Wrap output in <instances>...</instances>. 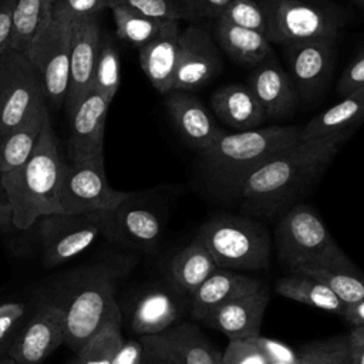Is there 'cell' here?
Segmentation results:
<instances>
[{"label":"cell","mask_w":364,"mask_h":364,"mask_svg":"<svg viewBox=\"0 0 364 364\" xmlns=\"http://www.w3.org/2000/svg\"><path fill=\"white\" fill-rule=\"evenodd\" d=\"M347 138L300 141L279 152L242 183L232 205L250 218H280L313 189Z\"/></svg>","instance_id":"obj_1"},{"label":"cell","mask_w":364,"mask_h":364,"mask_svg":"<svg viewBox=\"0 0 364 364\" xmlns=\"http://www.w3.org/2000/svg\"><path fill=\"white\" fill-rule=\"evenodd\" d=\"M300 134L301 128L294 125L223 132L198 151L195 181L210 199L233 203L242 183L270 158L300 142Z\"/></svg>","instance_id":"obj_2"},{"label":"cell","mask_w":364,"mask_h":364,"mask_svg":"<svg viewBox=\"0 0 364 364\" xmlns=\"http://www.w3.org/2000/svg\"><path fill=\"white\" fill-rule=\"evenodd\" d=\"M134 263L131 255H114L71 272L63 283L64 299L55 304L65 313V344L75 354L104 327L122 323L117 284Z\"/></svg>","instance_id":"obj_3"},{"label":"cell","mask_w":364,"mask_h":364,"mask_svg":"<svg viewBox=\"0 0 364 364\" xmlns=\"http://www.w3.org/2000/svg\"><path fill=\"white\" fill-rule=\"evenodd\" d=\"M63 164L58 138L48 117L30 158L18 168L0 173L14 228L24 230L44 216L61 213L57 186Z\"/></svg>","instance_id":"obj_4"},{"label":"cell","mask_w":364,"mask_h":364,"mask_svg":"<svg viewBox=\"0 0 364 364\" xmlns=\"http://www.w3.org/2000/svg\"><path fill=\"white\" fill-rule=\"evenodd\" d=\"M274 245L277 257L290 272L304 267L358 272L353 260L337 245L317 210L309 203L300 202L279 218Z\"/></svg>","instance_id":"obj_5"},{"label":"cell","mask_w":364,"mask_h":364,"mask_svg":"<svg viewBox=\"0 0 364 364\" xmlns=\"http://www.w3.org/2000/svg\"><path fill=\"white\" fill-rule=\"evenodd\" d=\"M198 236L220 269L263 270L270 264V235L255 218L220 213L208 219Z\"/></svg>","instance_id":"obj_6"},{"label":"cell","mask_w":364,"mask_h":364,"mask_svg":"<svg viewBox=\"0 0 364 364\" xmlns=\"http://www.w3.org/2000/svg\"><path fill=\"white\" fill-rule=\"evenodd\" d=\"M266 16V37L283 47L338 37L347 14L333 6L306 0H259Z\"/></svg>","instance_id":"obj_7"},{"label":"cell","mask_w":364,"mask_h":364,"mask_svg":"<svg viewBox=\"0 0 364 364\" xmlns=\"http://www.w3.org/2000/svg\"><path fill=\"white\" fill-rule=\"evenodd\" d=\"M128 196L129 192L109 186L104 155L85 161H64L57 186V202L61 213L112 210Z\"/></svg>","instance_id":"obj_8"},{"label":"cell","mask_w":364,"mask_h":364,"mask_svg":"<svg viewBox=\"0 0 364 364\" xmlns=\"http://www.w3.org/2000/svg\"><path fill=\"white\" fill-rule=\"evenodd\" d=\"M47 104L41 74L27 55L7 50L0 54V136L34 109Z\"/></svg>","instance_id":"obj_9"},{"label":"cell","mask_w":364,"mask_h":364,"mask_svg":"<svg viewBox=\"0 0 364 364\" xmlns=\"http://www.w3.org/2000/svg\"><path fill=\"white\" fill-rule=\"evenodd\" d=\"M104 220L105 210L41 218L38 236L44 266H60L88 249L102 235Z\"/></svg>","instance_id":"obj_10"},{"label":"cell","mask_w":364,"mask_h":364,"mask_svg":"<svg viewBox=\"0 0 364 364\" xmlns=\"http://www.w3.org/2000/svg\"><path fill=\"white\" fill-rule=\"evenodd\" d=\"M71 23L53 18L40 28L30 43L27 57L38 70L46 85L47 101L60 108L70 84Z\"/></svg>","instance_id":"obj_11"},{"label":"cell","mask_w":364,"mask_h":364,"mask_svg":"<svg viewBox=\"0 0 364 364\" xmlns=\"http://www.w3.org/2000/svg\"><path fill=\"white\" fill-rule=\"evenodd\" d=\"M165 218L158 206L134 193L115 209L105 210L102 235L122 247L154 252L162 237Z\"/></svg>","instance_id":"obj_12"},{"label":"cell","mask_w":364,"mask_h":364,"mask_svg":"<svg viewBox=\"0 0 364 364\" xmlns=\"http://www.w3.org/2000/svg\"><path fill=\"white\" fill-rule=\"evenodd\" d=\"M141 364H222V353L192 323L141 336Z\"/></svg>","instance_id":"obj_13"},{"label":"cell","mask_w":364,"mask_h":364,"mask_svg":"<svg viewBox=\"0 0 364 364\" xmlns=\"http://www.w3.org/2000/svg\"><path fill=\"white\" fill-rule=\"evenodd\" d=\"M337 38H317L284 47L287 74L299 100L313 101L327 88L336 67Z\"/></svg>","instance_id":"obj_14"},{"label":"cell","mask_w":364,"mask_h":364,"mask_svg":"<svg viewBox=\"0 0 364 364\" xmlns=\"http://www.w3.org/2000/svg\"><path fill=\"white\" fill-rule=\"evenodd\" d=\"M223 68L218 44L203 24L189 23L179 37L178 63L171 91L205 87Z\"/></svg>","instance_id":"obj_15"},{"label":"cell","mask_w":364,"mask_h":364,"mask_svg":"<svg viewBox=\"0 0 364 364\" xmlns=\"http://www.w3.org/2000/svg\"><path fill=\"white\" fill-rule=\"evenodd\" d=\"M65 343V313L55 303L41 304L10 343L6 355L16 364H40Z\"/></svg>","instance_id":"obj_16"},{"label":"cell","mask_w":364,"mask_h":364,"mask_svg":"<svg viewBox=\"0 0 364 364\" xmlns=\"http://www.w3.org/2000/svg\"><path fill=\"white\" fill-rule=\"evenodd\" d=\"M109 101L91 90L68 114L67 156L85 161L104 155V134Z\"/></svg>","instance_id":"obj_17"},{"label":"cell","mask_w":364,"mask_h":364,"mask_svg":"<svg viewBox=\"0 0 364 364\" xmlns=\"http://www.w3.org/2000/svg\"><path fill=\"white\" fill-rule=\"evenodd\" d=\"M102 37L98 16L71 23L70 84L65 97L67 114L92 90L94 68Z\"/></svg>","instance_id":"obj_18"},{"label":"cell","mask_w":364,"mask_h":364,"mask_svg":"<svg viewBox=\"0 0 364 364\" xmlns=\"http://www.w3.org/2000/svg\"><path fill=\"white\" fill-rule=\"evenodd\" d=\"M269 287L239 294L212 311L202 323L223 333L229 340H246L260 336V326L269 304Z\"/></svg>","instance_id":"obj_19"},{"label":"cell","mask_w":364,"mask_h":364,"mask_svg":"<svg viewBox=\"0 0 364 364\" xmlns=\"http://www.w3.org/2000/svg\"><path fill=\"white\" fill-rule=\"evenodd\" d=\"M164 97L178 135L191 149H205L225 132L196 95L188 91H169Z\"/></svg>","instance_id":"obj_20"},{"label":"cell","mask_w":364,"mask_h":364,"mask_svg":"<svg viewBox=\"0 0 364 364\" xmlns=\"http://www.w3.org/2000/svg\"><path fill=\"white\" fill-rule=\"evenodd\" d=\"M247 85L264 111L266 119H283L291 115L299 104V95L287 71L270 54L249 74Z\"/></svg>","instance_id":"obj_21"},{"label":"cell","mask_w":364,"mask_h":364,"mask_svg":"<svg viewBox=\"0 0 364 364\" xmlns=\"http://www.w3.org/2000/svg\"><path fill=\"white\" fill-rule=\"evenodd\" d=\"M181 33V21L169 20L152 41L139 48L141 68L151 85L161 95H165L172 90Z\"/></svg>","instance_id":"obj_22"},{"label":"cell","mask_w":364,"mask_h":364,"mask_svg":"<svg viewBox=\"0 0 364 364\" xmlns=\"http://www.w3.org/2000/svg\"><path fill=\"white\" fill-rule=\"evenodd\" d=\"M263 283L243 273L218 267L191 296V317L202 323L222 304L260 287Z\"/></svg>","instance_id":"obj_23"},{"label":"cell","mask_w":364,"mask_h":364,"mask_svg":"<svg viewBox=\"0 0 364 364\" xmlns=\"http://www.w3.org/2000/svg\"><path fill=\"white\" fill-rule=\"evenodd\" d=\"M213 114L228 127L247 131L260 127L266 121L263 108L247 84H226L210 97Z\"/></svg>","instance_id":"obj_24"},{"label":"cell","mask_w":364,"mask_h":364,"mask_svg":"<svg viewBox=\"0 0 364 364\" xmlns=\"http://www.w3.org/2000/svg\"><path fill=\"white\" fill-rule=\"evenodd\" d=\"M178 296L173 289L169 291L161 287L141 294L132 307L131 330L139 336H151L175 326L181 314Z\"/></svg>","instance_id":"obj_25"},{"label":"cell","mask_w":364,"mask_h":364,"mask_svg":"<svg viewBox=\"0 0 364 364\" xmlns=\"http://www.w3.org/2000/svg\"><path fill=\"white\" fill-rule=\"evenodd\" d=\"M216 269L218 266L212 255L196 235V237L169 262L171 287L179 296L191 297Z\"/></svg>","instance_id":"obj_26"},{"label":"cell","mask_w":364,"mask_h":364,"mask_svg":"<svg viewBox=\"0 0 364 364\" xmlns=\"http://www.w3.org/2000/svg\"><path fill=\"white\" fill-rule=\"evenodd\" d=\"M213 40L218 47L240 65H257L273 54L272 43L259 31L218 20L213 24Z\"/></svg>","instance_id":"obj_27"},{"label":"cell","mask_w":364,"mask_h":364,"mask_svg":"<svg viewBox=\"0 0 364 364\" xmlns=\"http://www.w3.org/2000/svg\"><path fill=\"white\" fill-rule=\"evenodd\" d=\"M364 121V90L344 95L338 102L310 119L300 134V141L350 134Z\"/></svg>","instance_id":"obj_28"},{"label":"cell","mask_w":364,"mask_h":364,"mask_svg":"<svg viewBox=\"0 0 364 364\" xmlns=\"http://www.w3.org/2000/svg\"><path fill=\"white\" fill-rule=\"evenodd\" d=\"M48 117L47 104H44L0 136V173L18 168L30 158Z\"/></svg>","instance_id":"obj_29"},{"label":"cell","mask_w":364,"mask_h":364,"mask_svg":"<svg viewBox=\"0 0 364 364\" xmlns=\"http://www.w3.org/2000/svg\"><path fill=\"white\" fill-rule=\"evenodd\" d=\"M274 289L282 297L338 316L346 309V304L327 284L303 273H290L279 279Z\"/></svg>","instance_id":"obj_30"},{"label":"cell","mask_w":364,"mask_h":364,"mask_svg":"<svg viewBox=\"0 0 364 364\" xmlns=\"http://www.w3.org/2000/svg\"><path fill=\"white\" fill-rule=\"evenodd\" d=\"M53 0H17L13 13V37L9 50L27 55L34 36L51 17Z\"/></svg>","instance_id":"obj_31"},{"label":"cell","mask_w":364,"mask_h":364,"mask_svg":"<svg viewBox=\"0 0 364 364\" xmlns=\"http://www.w3.org/2000/svg\"><path fill=\"white\" fill-rule=\"evenodd\" d=\"M117 37L136 48H142L152 41L169 20L151 17L122 6L111 7Z\"/></svg>","instance_id":"obj_32"},{"label":"cell","mask_w":364,"mask_h":364,"mask_svg":"<svg viewBox=\"0 0 364 364\" xmlns=\"http://www.w3.org/2000/svg\"><path fill=\"white\" fill-rule=\"evenodd\" d=\"M121 84V60L114 40L102 34L94 68L92 90L112 102Z\"/></svg>","instance_id":"obj_33"},{"label":"cell","mask_w":364,"mask_h":364,"mask_svg":"<svg viewBox=\"0 0 364 364\" xmlns=\"http://www.w3.org/2000/svg\"><path fill=\"white\" fill-rule=\"evenodd\" d=\"M290 273H303L327 284L337 297L346 304H354L364 300V274L360 272H333L326 269H296Z\"/></svg>","instance_id":"obj_34"},{"label":"cell","mask_w":364,"mask_h":364,"mask_svg":"<svg viewBox=\"0 0 364 364\" xmlns=\"http://www.w3.org/2000/svg\"><path fill=\"white\" fill-rule=\"evenodd\" d=\"M297 355V364H351L348 334L310 341L301 347Z\"/></svg>","instance_id":"obj_35"},{"label":"cell","mask_w":364,"mask_h":364,"mask_svg":"<svg viewBox=\"0 0 364 364\" xmlns=\"http://www.w3.org/2000/svg\"><path fill=\"white\" fill-rule=\"evenodd\" d=\"M122 343L121 324H108L98 331L75 357L80 364H111Z\"/></svg>","instance_id":"obj_36"},{"label":"cell","mask_w":364,"mask_h":364,"mask_svg":"<svg viewBox=\"0 0 364 364\" xmlns=\"http://www.w3.org/2000/svg\"><path fill=\"white\" fill-rule=\"evenodd\" d=\"M109 3L111 7L122 6L151 17L195 23L189 0H109Z\"/></svg>","instance_id":"obj_37"},{"label":"cell","mask_w":364,"mask_h":364,"mask_svg":"<svg viewBox=\"0 0 364 364\" xmlns=\"http://www.w3.org/2000/svg\"><path fill=\"white\" fill-rule=\"evenodd\" d=\"M219 20L266 36V16L256 0H233Z\"/></svg>","instance_id":"obj_38"},{"label":"cell","mask_w":364,"mask_h":364,"mask_svg":"<svg viewBox=\"0 0 364 364\" xmlns=\"http://www.w3.org/2000/svg\"><path fill=\"white\" fill-rule=\"evenodd\" d=\"M105 9H111L109 0H53L51 17L74 23L85 17L98 16Z\"/></svg>","instance_id":"obj_39"},{"label":"cell","mask_w":364,"mask_h":364,"mask_svg":"<svg viewBox=\"0 0 364 364\" xmlns=\"http://www.w3.org/2000/svg\"><path fill=\"white\" fill-rule=\"evenodd\" d=\"M222 364H269L253 338L230 340L222 353Z\"/></svg>","instance_id":"obj_40"},{"label":"cell","mask_w":364,"mask_h":364,"mask_svg":"<svg viewBox=\"0 0 364 364\" xmlns=\"http://www.w3.org/2000/svg\"><path fill=\"white\" fill-rule=\"evenodd\" d=\"M358 90H364V48L347 64L337 81V92L341 97Z\"/></svg>","instance_id":"obj_41"},{"label":"cell","mask_w":364,"mask_h":364,"mask_svg":"<svg viewBox=\"0 0 364 364\" xmlns=\"http://www.w3.org/2000/svg\"><path fill=\"white\" fill-rule=\"evenodd\" d=\"M26 313V304L23 303H3L0 304V355L7 353L10 336L17 326V323L23 318Z\"/></svg>","instance_id":"obj_42"},{"label":"cell","mask_w":364,"mask_h":364,"mask_svg":"<svg viewBox=\"0 0 364 364\" xmlns=\"http://www.w3.org/2000/svg\"><path fill=\"white\" fill-rule=\"evenodd\" d=\"M255 341L259 346L263 355L266 357V360L269 361V364L270 363H282V364H297L299 363V355L294 353V350H291L282 341L262 337V336L255 337Z\"/></svg>","instance_id":"obj_43"},{"label":"cell","mask_w":364,"mask_h":364,"mask_svg":"<svg viewBox=\"0 0 364 364\" xmlns=\"http://www.w3.org/2000/svg\"><path fill=\"white\" fill-rule=\"evenodd\" d=\"M232 1L233 0H189V6L195 17V24H215Z\"/></svg>","instance_id":"obj_44"},{"label":"cell","mask_w":364,"mask_h":364,"mask_svg":"<svg viewBox=\"0 0 364 364\" xmlns=\"http://www.w3.org/2000/svg\"><path fill=\"white\" fill-rule=\"evenodd\" d=\"M16 1L17 0H0V54L10 48Z\"/></svg>","instance_id":"obj_45"},{"label":"cell","mask_w":364,"mask_h":364,"mask_svg":"<svg viewBox=\"0 0 364 364\" xmlns=\"http://www.w3.org/2000/svg\"><path fill=\"white\" fill-rule=\"evenodd\" d=\"M142 347L139 340H124L111 364H141Z\"/></svg>","instance_id":"obj_46"},{"label":"cell","mask_w":364,"mask_h":364,"mask_svg":"<svg viewBox=\"0 0 364 364\" xmlns=\"http://www.w3.org/2000/svg\"><path fill=\"white\" fill-rule=\"evenodd\" d=\"M341 317H344L354 327L364 326V300L346 306Z\"/></svg>","instance_id":"obj_47"},{"label":"cell","mask_w":364,"mask_h":364,"mask_svg":"<svg viewBox=\"0 0 364 364\" xmlns=\"http://www.w3.org/2000/svg\"><path fill=\"white\" fill-rule=\"evenodd\" d=\"M9 226H13V213L7 193L0 181V229H6Z\"/></svg>","instance_id":"obj_48"},{"label":"cell","mask_w":364,"mask_h":364,"mask_svg":"<svg viewBox=\"0 0 364 364\" xmlns=\"http://www.w3.org/2000/svg\"><path fill=\"white\" fill-rule=\"evenodd\" d=\"M348 340L351 346H357V344H364V326L360 327H354L350 334H348Z\"/></svg>","instance_id":"obj_49"},{"label":"cell","mask_w":364,"mask_h":364,"mask_svg":"<svg viewBox=\"0 0 364 364\" xmlns=\"http://www.w3.org/2000/svg\"><path fill=\"white\" fill-rule=\"evenodd\" d=\"M351 364H364V344L351 346Z\"/></svg>","instance_id":"obj_50"},{"label":"cell","mask_w":364,"mask_h":364,"mask_svg":"<svg viewBox=\"0 0 364 364\" xmlns=\"http://www.w3.org/2000/svg\"><path fill=\"white\" fill-rule=\"evenodd\" d=\"M0 364H16L11 358H9L7 355H4L3 358H0Z\"/></svg>","instance_id":"obj_51"},{"label":"cell","mask_w":364,"mask_h":364,"mask_svg":"<svg viewBox=\"0 0 364 364\" xmlns=\"http://www.w3.org/2000/svg\"><path fill=\"white\" fill-rule=\"evenodd\" d=\"M351 1H354L357 6H360V7L364 9V0H351Z\"/></svg>","instance_id":"obj_52"},{"label":"cell","mask_w":364,"mask_h":364,"mask_svg":"<svg viewBox=\"0 0 364 364\" xmlns=\"http://www.w3.org/2000/svg\"><path fill=\"white\" fill-rule=\"evenodd\" d=\"M68 364H80V363H78V360H77V357H74V358H73V360H71V361H70V363H68Z\"/></svg>","instance_id":"obj_53"},{"label":"cell","mask_w":364,"mask_h":364,"mask_svg":"<svg viewBox=\"0 0 364 364\" xmlns=\"http://www.w3.org/2000/svg\"><path fill=\"white\" fill-rule=\"evenodd\" d=\"M270 364H282V363H270Z\"/></svg>","instance_id":"obj_54"},{"label":"cell","mask_w":364,"mask_h":364,"mask_svg":"<svg viewBox=\"0 0 364 364\" xmlns=\"http://www.w3.org/2000/svg\"><path fill=\"white\" fill-rule=\"evenodd\" d=\"M0 358H3V355H0Z\"/></svg>","instance_id":"obj_55"}]
</instances>
